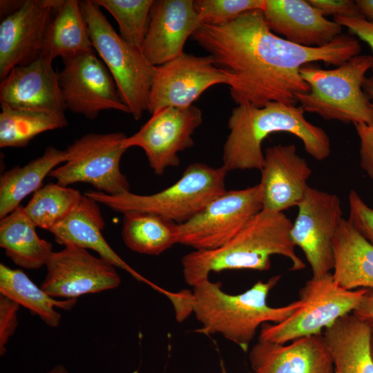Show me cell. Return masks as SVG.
I'll return each mask as SVG.
<instances>
[{"label":"cell","instance_id":"6da1fadb","mask_svg":"<svg viewBox=\"0 0 373 373\" xmlns=\"http://www.w3.org/2000/svg\"><path fill=\"white\" fill-rule=\"evenodd\" d=\"M191 37L231 75L234 102L256 107L271 102L296 106V95L309 90L302 66L316 61L338 66L361 51L356 38L342 33L321 47L294 44L271 31L262 10L224 24H202Z\"/></svg>","mask_w":373,"mask_h":373},{"label":"cell","instance_id":"7a4b0ae2","mask_svg":"<svg viewBox=\"0 0 373 373\" xmlns=\"http://www.w3.org/2000/svg\"><path fill=\"white\" fill-rule=\"evenodd\" d=\"M280 278L278 275L266 282L258 281L237 295L226 294L220 282L207 279L193 286L192 291H169L166 296L174 306L178 321L193 313L202 324L198 333L221 334L247 352L260 325L280 323L303 306L300 299L279 307L268 305V294Z\"/></svg>","mask_w":373,"mask_h":373},{"label":"cell","instance_id":"3957f363","mask_svg":"<svg viewBox=\"0 0 373 373\" xmlns=\"http://www.w3.org/2000/svg\"><path fill=\"white\" fill-rule=\"evenodd\" d=\"M301 106L271 102L262 107L237 105L228 120L229 133L223 146L222 165L233 170L261 171L264 164L263 140L276 132L298 137L306 152L317 160L331 153V141L325 130L305 117Z\"/></svg>","mask_w":373,"mask_h":373},{"label":"cell","instance_id":"277c9868","mask_svg":"<svg viewBox=\"0 0 373 373\" xmlns=\"http://www.w3.org/2000/svg\"><path fill=\"white\" fill-rule=\"evenodd\" d=\"M292 224L283 212L262 209L222 247L195 250L184 256L181 262L185 282L193 287L209 279L211 272L227 269L267 271L273 255L288 258L290 270L305 269L291 238Z\"/></svg>","mask_w":373,"mask_h":373},{"label":"cell","instance_id":"5b68a950","mask_svg":"<svg viewBox=\"0 0 373 373\" xmlns=\"http://www.w3.org/2000/svg\"><path fill=\"white\" fill-rule=\"evenodd\" d=\"M227 173L222 166L213 168L195 162L185 169L175 183L151 195L128 191L112 195L96 190H87L84 195L117 212H149L180 224L191 219L227 191Z\"/></svg>","mask_w":373,"mask_h":373},{"label":"cell","instance_id":"8992f818","mask_svg":"<svg viewBox=\"0 0 373 373\" xmlns=\"http://www.w3.org/2000/svg\"><path fill=\"white\" fill-rule=\"evenodd\" d=\"M373 69V56L358 55L332 69L309 64L300 73L309 92L296 95L305 112L326 120L344 123L372 124L373 106L362 85L366 73Z\"/></svg>","mask_w":373,"mask_h":373},{"label":"cell","instance_id":"52a82bcc","mask_svg":"<svg viewBox=\"0 0 373 373\" xmlns=\"http://www.w3.org/2000/svg\"><path fill=\"white\" fill-rule=\"evenodd\" d=\"M79 6L95 52L111 73L130 114L139 120L148 111L155 66L115 30L95 0L79 1Z\"/></svg>","mask_w":373,"mask_h":373},{"label":"cell","instance_id":"ba28073f","mask_svg":"<svg viewBox=\"0 0 373 373\" xmlns=\"http://www.w3.org/2000/svg\"><path fill=\"white\" fill-rule=\"evenodd\" d=\"M365 291L343 288L331 273L312 277L299 291L303 306L280 323L262 324L258 340L285 344L299 338L320 334L338 319L351 314Z\"/></svg>","mask_w":373,"mask_h":373},{"label":"cell","instance_id":"9c48e42d","mask_svg":"<svg viewBox=\"0 0 373 373\" xmlns=\"http://www.w3.org/2000/svg\"><path fill=\"white\" fill-rule=\"evenodd\" d=\"M126 137L120 132L84 135L67 147V161L49 176L64 186L84 182L108 195L128 192L130 184L120 170Z\"/></svg>","mask_w":373,"mask_h":373},{"label":"cell","instance_id":"30bf717a","mask_svg":"<svg viewBox=\"0 0 373 373\" xmlns=\"http://www.w3.org/2000/svg\"><path fill=\"white\" fill-rule=\"evenodd\" d=\"M262 209L260 184L226 191L191 219L179 224V243L195 250L219 248L237 235Z\"/></svg>","mask_w":373,"mask_h":373},{"label":"cell","instance_id":"8fae6325","mask_svg":"<svg viewBox=\"0 0 373 373\" xmlns=\"http://www.w3.org/2000/svg\"><path fill=\"white\" fill-rule=\"evenodd\" d=\"M297 207L291 240L303 251L312 277H321L334 268L332 242L343 218L341 200L334 193L309 186Z\"/></svg>","mask_w":373,"mask_h":373},{"label":"cell","instance_id":"7c38bea8","mask_svg":"<svg viewBox=\"0 0 373 373\" xmlns=\"http://www.w3.org/2000/svg\"><path fill=\"white\" fill-rule=\"evenodd\" d=\"M232 82L231 75L218 67L213 57L183 52L178 57L155 66L149 96L148 111L152 114L164 107L192 106L209 88Z\"/></svg>","mask_w":373,"mask_h":373},{"label":"cell","instance_id":"4fadbf2b","mask_svg":"<svg viewBox=\"0 0 373 373\" xmlns=\"http://www.w3.org/2000/svg\"><path fill=\"white\" fill-rule=\"evenodd\" d=\"M62 61L64 67L58 75L66 108L90 119L107 110L130 114L111 73L95 50Z\"/></svg>","mask_w":373,"mask_h":373},{"label":"cell","instance_id":"5bb4252c","mask_svg":"<svg viewBox=\"0 0 373 373\" xmlns=\"http://www.w3.org/2000/svg\"><path fill=\"white\" fill-rule=\"evenodd\" d=\"M151 118L133 135L124 146L140 147L157 175L168 167L180 164L178 153L193 146L192 135L202 122V113L195 106L164 107L151 114Z\"/></svg>","mask_w":373,"mask_h":373},{"label":"cell","instance_id":"9a60e30c","mask_svg":"<svg viewBox=\"0 0 373 373\" xmlns=\"http://www.w3.org/2000/svg\"><path fill=\"white\" fill-rule=\"evenodd\" d=\"M46 267L41 287L55 298L77 299L84 294L115 289L121 283L114 265L74 245L53 251Z\"/></svg>","mask_w":373,"mask_h":373},{"label":"cell","instance_id":"2e32d148","mask_svg":"<svg viewBox=\"0 0 373 373\" xmlns=\"http://www.w3.org/2000/svg\"><path fill=\"white\" fill-rule=\"evenodd\" d=\"M61 0H25L0 23V78L38 59L49 21Z\"/></svg>","mask_w":373,"mask_h":373},{"label":"cell","instance_id":"e0dca14e","mask_svg":"<svg viewBox=\"0 0 373 373\" xmlns=\"http://www.w3.org/2000/svg\"><path fill=\"white\" fill-rule=\"evenodd\" d=\"M52 61L40 55L30 64L13 68L1 79V106L65 115L66 106Z\"/></svg>","mask_w":373,"mask_h":373},{"label":"cell","instance_id":"ac0fdd59","mask_svg":"<svg viewBox=\"0 0 373 373\" xmlns=\"http://www.w3.org/2000/svg\"><path fill=\"white\" fill-rule=\"evenodd\" d=\"M202 25L193 0H153L141 51L154 66L182 55L189 37Z\"/></svg>","mask_w":373,"mask_h":373},{"label":"cell","instance_id":"d6986e66","mask_svg":"<svg viewBox=\"0 0 373 373\" xmlns=\"http://www.w3.org/2000/svg\"><path fill=\"white\" fill-rule=\"evenodd\" d=\"M261 169L263 209L283 212L298 206L309 186L312 171L296 153L294 144H277L265 149Z\"/></svg>","mask_w":373,"mask_h":373},{"label":"cell","instance_id":"ffe728a7","mask_svg":"<svg viewBox=\"0 0 373 373\" xmlns=\"http://www.w3.org/2000/svg\"><path fill=\"white\" fill-rule=\"evenodd\" d=\"M249 359L253 373H334L332 354L323 334L285 345L258 340Z\"/></svg>","mask_w":373,"mask_h":373},{"label":"cell","instance_id":"44dd1931","mask_svg":"<svg viewBox=\"0 0 373 373\" xmlns=\"http://www.w3.org/2000/svg\"><path fill=\"white\" fill-rule=\"evenodd\" d=\"M262 12L271 32L306 47L329 44L342 32L337 22L327 19L305 0H265Z\"/></svg>","mask_w":373,"mask_h":373},{"label":"cell","instance_id":"7402d4cb","mask_svg":"<svg viewBox=\"0 0 373 373\" xmlns=\"http://www.w3.org/2000/svg\"><path fill=\"white\" fill-rule=\"evenodd\" d=\"M104 226L98 203L84 195L77 207L50 232L56 242L64 246L74 245L92 249L115 267L127 271L137 280L163 293L164 289L143 277L115 253L103 236Z\"/></svg>","mask_w":373,"mask_h":373},{"label":"cell","instance_id":"603a6c76","mask_svg":"<svg viewBox=\"0 0 373 373\" xmlns=\"http://www.w3.org/2000/svg\"><path fill=\"white\" fill-rule=\"evenodd\" d=\"M332 246L336 283L348 290L373 289V245L343 218Z\"/></svg>","mask_w":373,"mask_h":373},{"label":"cell","instance_id":"cb8c5ba5","mask_svg":"<svg viewBox=\"0 0 373 373\" xmlns=\"http://www.w3.org/2000/svg\"><path fill=\"white\" fill-rule=\"evenodd\" d=\"M329 348L334 373H373L372 333L352 313L338 319L324 329Z\"/></svg>","mask_w":373,"mask_h":373},{"label":"cell","instance_id":"d4e9b609","mask_svg":"<svg viewBox=\"0 0 373 373\" xmlns=\"http://www.w3.org/2000/svg\"><path fill=\"white\" fill-rule=\"evenodd\" d=\"M88 26L79 1L61 0L46 30L41 55L53 60L93 52Z\"/></svg>","mask_w":373,"mask_h":373},{"label":"cell","instance_id":"484cf974","mask_svg":"<svg viewBox=\"0 0 373 373\" xmlns=\"http://www.w3.org/2000/svg\"><path fill=\"white\" fill-rule=\"evenodd\" d=\"M36 226L20 205L0 221V246L17 265L38 269L46 266L53 253L51 242L38 236Z\"/></svg>","mask_w":373,"mask_h":373},{"label":"cell","instance_id":"4316f807","mask_svg":"<svg viewBox=\"0 0 373 373\" xmlns=\"http://www.w3.org/2000/svg\"><path fill=\"white\" fill-rule=\"evenodd\" d=\"M68 160L66 150L50 146L44 153L23 166H17L0 177V218L15 210L29 194L36 192L44 178Z\"/></svg>","mask_w":373,"mask_h":373},{"label":"cell","instance_id":"83f0119b","mask_svg":"<svg viewBox=\"0 0 373 373\" xmlns=\"http://www.w3.org/2000/svg\"><path fill=\"white\" fill-rule=\"evenodd\" d=\"M123 215L122 236L131 250L159 255L179 243V224L149 212L128 211Z\"/></svg>","mask_w":373,"mask_h":373},{"label":"cell","instance_id":"f1b7e54d","mask_svg":"<svg viewBox=\"0 0 373 373\" xmlns=\"http://www.w3.org/2000/svg\"><path fill=\"white\" fill-rule=\"evenodd\" d=\"M0 294L12 298L38 316L48 326L58 327L61 314L55 309L70 310L77 299L58 300L36 285L21 269H12L0 264Z\"/></svg>","mask_w":373,"mask_h":373},{"label":"cell","instance_id":"f546056e","mask_svg":"<svg viewBox=\"0 0 373 373\" xmlns=\"http://www.w3.org/2000/svg\"><path fill=\"white\" fill-rule=\"evenodd\" d=\"M1 107V148L25 147L39 134L68 125L65 115Z\"/></svg>","mask_w":373,"mask_h":373},{"label":"cell","instance_id":"4dcf8cb0","mask_svg":"<svg viewBox=\"0 0 373 373\" xmlns=\"http://www.w3.org/2000/svg\"><path fill=\"white\" fill-rule=\"evenodd\" d=\"M82 197L77 189L51 182L35 192L23 209L37 227L50 231L70 215Z\"/></svg>","mask_w":373,"mask_h":373},{"label":"cell","instance_id":"1f68e13d","mask_svg":"<svg viewBox=\"0 0 373 373\" xmlns=\"http://www.w3.org/2000/svg\"><path fill=\"white\" fill-rule=\"evenodd\" d=\"M115 18L119 35L141 50L150 20L153 0H95Z\"/></svg>","mask_w":373,"mask_h":373},{"label":"cell","instance_id":"d6a6232c","mask_svg":"<svg viewBox=\"0 0 373 373\" xmlns=\"http://www.w3.org/2000/svg\"><path fill=\"white\" fill-rule=\"evenodd\" d=\"M265 0H195V10L202 24L227 23L242 14L262 10Z\"/></svg>","mask_w":373,"mask_h":373},{"label":"cell","instance_id":"836d02e7","mask_svg":"<svg viewBox=\"0 0 373 373\" xmlns=\"http://www.w3.org/2000/svg\"><path fill=\"white\" fill-rule=\"evenodd\" d=\"M349 222L373 245V209L370 207L355 190L349 196Z\"/></svg>","mask_w":373,"mask_h":373},{"label":"cell","instance_id":"e575fe53","mask_svg":"<svg viewBox=\"0 0 373 373\" xmlns=\"http://www.w3.org/2000/svg\"><path fill=\"white\" fill-rule=\"evenodd\" d=\"M20 305L0 294V355L6 352V345L18 326L17 312Z\"/></svg>","mask_w":373,"mask_h":373},{"label":"cell","instance_id":"d590c367","mask_svg":"<svg viewBox=\"0 0 373 373\" xmlns=\"http://www.w3.org/2000/svg\"><path fill=\"white\" fill-rule=\"evenodd\" d=\"M307 1L322 15L336 17H363L356 1L352 0H307Z\"/></svg>","mask_w":373,"mask_h":373},{"label":"cell","instance_id":"8d00e7d4","mask_svg":"<svg viewBox=\"0 0 373 373\" xmlns=\"http://www.w3.org/2000/svg\"><path fill=\"white\" fill-rule=\"evenodd\" d=\"M354 125L360 140L361 166L373 180V123Z\"/></svg>","mask_w":373,"mask_h":373},{"label":"cell","instance_id":"74e56055","mask_svg":"<svg viewBox=\"0 0 373 373\" xmlns=\"http://www.w3.org/2000/svg\"><path fill=\"white\" fill-rule=\"evenodd\" d=\"M334 21L346 27L352 34L367 43L373 51V22L364 17H336Z\"/></svg>","mask_w":373,"mask_h":373},{"label":"cell","instance_id":"f35d334b","mask_svg":"<svg viewBox=\"0 0 373 373\" xmlns=\"http://www.w3.org/2000/svg\"><path fill=\"white\" fill-rule=\"evenodd\" d=\"M352 314L365 323L373 335V289H366L360 303Z\"/></svg>","mask_w":373,"mask_h":373},{"label":"cell","instance_id":"ab89813d","mask_svg":"<svg viewBox=\"0 0 373 373\" xmlns=\"http://www.w3.org/2000/svg\"><path fill=\"white\" fill-rule=\"evenodd\" d=\"M23 1H0L1 19L16 11L23 3Z\"/></svg>","mask_w":373,"mask_h":373},{"label":"cell","instance_id":"60d3db41","mask_svg":"<svg viewBox=\"0 0 373 373\" xmlns=\"http://www.w3.org/2000/svg\"><path fill=\"white\" fill-rule=\"evenodd\" d=\"M356 2L362 15L373 22V0H357Z\"/></svg>","mask_w":373,"mask_h":373},{"label":"cell","instance_id":"b9f144b4","mask_svg":"<svg viewBox=\"0 0 373 373\" xmlns=\"http://www.w3.org/2000/svg\"><path fill=\"white\" fill-rule=\"evenodd\" d=\"M362 88L373 106V69L371 70L370 76L365 77L364 79Z\"/></svg>","mask_w":373,"mask_h":373},{"label":"cell","instance_id":"7bdbcfd3","mask_svg":"<svg viewBox=\"0 0 373 373\" xmlns=\"http://www.w3.org/2000/svg\"><path fill=\"white\" fill-rule=\"evenodd\" d=\"M46 373H68L66 368L61 364L55 365L51 370Z\"/></svg>","mask_w":373,"mask_h":373},{"label":"cell","instance_id":"ee69618b","mask_svg":"<svg viewBox=\"0 0 373 373\" xmlns=\"http://www.w3.org/2000/svg\"><path fill=\"white\" fill-rule=\"evenodd\" d=\"M371 351H372V355L373 357V335H372V338H371Z\"/></svg>","mask_w":373,"mask_h":373},{"label":"cell","instance_id":"f6af8a7d","mask_svg":"<svg viewBox=\"0 0 373 373\" xmlns=\"http://www.w3.org/2000/svg\"><path fill=\"white\" fill-rule=\"evenodd\" d=\"M221 373H227L226 369L224 368V365H222V372Z\"/></svg>","mask_w":373,"mask_h":373}]
</instances>
